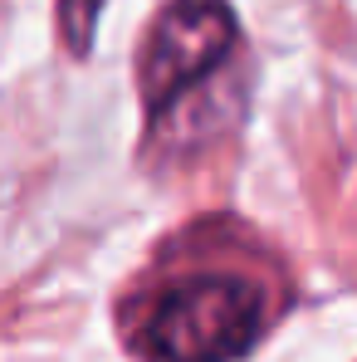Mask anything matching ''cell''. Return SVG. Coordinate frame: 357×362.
Listing matches in <instances>:
<instances>
[{"mask_svg": "<svg viewBox=\"0 0 357 362\" xmlns=\"http://www.w3.org/2000/svg\"><path fill=\"white\" fill-rule=\"evenodd\" d=\"M240 40L235 10L226 0H172L142 49V98L172 108L186 88L211 78Z\"/></svg>", "mask_w": 357, "mask_h": 362, "instance_id": "obj_2", "label": "cell"}, {"mask_svg": "<svg viewBox=\"0 0 357 362\" xmlns=\"http://www.w3.org/2000/svg\"><path fill=\"white\" fill-rule=\"evenodd\" d=\"M98 10H103V0H59V30H64V45L74 54H88L93 49Z\"/></svg>", "mask_w": 357, "mask_h": 362, "instance_id": "obj_3", "label": "cell"}, {"mask_svg": "<svg viewBox=\"0 0 357 362\" xmlns=\"http://www.w3.org/2000/svg\"><path fill=\"white\" fill-rule=\"evenodd\" d=\"M264 328V294L240 274H191L167 284L142 318L152 362H235Z\"/></svg>", "mask_w": 357, "mask_h": 362, "instance_id": "obj_1", "label": "cell"}]
</instances>
